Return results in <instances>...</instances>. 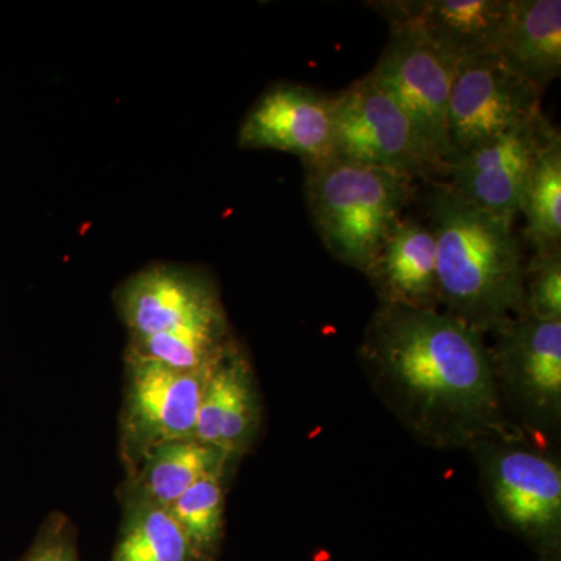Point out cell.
Returning a JSON list of instances; mask_svg holds the SVG:
<instances>
[{
  "mask_svg": "<svg viewBox=\"0 0 561 561\" xmlns=\"http://www.w3.org/2000/svg\"><path fill=\"white\" fill-rule=\"evenodd\" d=\"M230 472L225 470L206 476L168 507L201 561L219 560L224 549L225 505Z\"/></svg>",
  "mask_w": 561,
  "mask_h": 561,
  "instance_id": "ffe728a7",
  "label": "cell"
},
{
  "mask_svg": "<svg viewBox=\"0 0 561 561\" xmlns=\"http://www.w3.org/2000/svg\"><path fill=\"white\" fill-rule=\"evenodd\" d=\"M470 451L494 518L535 552L561 561V468L526 435L490 438Z\"/></svg>",
  "mask_w": 561,
  "mask_h": 561,
  "instance_id": "277c9868",
  "label": "cell"
},
{
  "mask_svg": "<svg viewBox=\"0 0 561 561\" xmlns=\"http://www.w3.org/2000/svg\"><path fill=\"white\" fill-rule=\"evenodd\" d=\"M262 402L253 365L234 339L214 365L198 408L194 438L239 461L260 435Z\"/></svg>",
  "mask_w": 561,
  "mask_h": 561,
  "instance_id": "5bb4252c",
  "label": "cell"
},
{
  "mask_svg": "<svg viewBox=\"0 0 561 561\" xmlns=\"http://www.w3.org/2000/svg\"><path fill=\"white\" fill-rule=\"evenodd\" d=\"M497 57L538 91L561 72L560 0H515Z\"/></svg>",
  "mask_w": 561,
  "mask_h": 561,
  "instance_id": "e0dca14e",
  "label": "cell"
},
{
  "mask_svg": "<svg viewBox=\"0 0 561 561\" xmlns=\"http://www.w3.org/2000/svg\"><path fill=\"white\" fill-rule=\"evenodd\" d=\"M334 158L401 173L413 181L443 173L404 111L370 76L334 98Z\"/></svg>",
  "mask_w": 561,
  "mask_h": 561,
  "instance_id": "9c48e42d",
  "label": "cell"
},
{
  "mask_svg": "<svg viewBox=\"0 0 561 561\" xmlns=\"http://www.w3.org/2000/svg\"><path fill=\"white\" fill-rule=\"evenodd\" d=\"M551 124L538 114L529 124L505 133L453 161L448 186L471 205L513 225L531 164Z\"/></svg>",
  "mask_w": 561,
  "mask_h": 561,
  "instance_id": "7c38bea8",
  "label": "cell"
},
{
  "mask_svg": "<svg viewBox=\"0 0 561 561\" xmlns=\"http://www.w3.org/2000/svg\"><path fill=\"white\" fill-rule=\"evenodd\" d=\"M381 305L438 309L437 250L430 225L404 219L365 272Z\"/></svg>",
  "mask_w": 561,
  "mask_h": 561,
  "instance_id": "9a60e30c",
  "label": "cell"
},
{
  "mask_svg": "<svg viewBox=\"0 0 561 561\" xmlns=\"http://www.w3.org/2000/svg\"><path fill=\"white\" fill-rule=\"evenodd\" d=\"M540 320H561V250L535 253L524 265L523 309Z\"/></svg>",
  "mask_w": 561,
  "mask_h": 561,
  "instance_id": "44dd1931",
  "label": "cell"
},
{
  "mask_svg": "<svg viewBox=\"0 0 561 561\" xmlns=\"http://www.w3.org/2000/svg\"><path fill=\"white\" fill-rule=\"evenodd\" d=\"M519 213L526 219L524 234L535 253L561 250V136L553 125L531 164Z\"/></svg>",
  "mask_w": 561,
  "mask_h": 561,
  "instance_id": "d6986e66",
  "label": "cell"
},
{
  "mask_svg": "<svg viewBox=\"0 0 561 561\" xmlns=\"http://www.w3.org/2000/svg\"><path fill=\"white\" fill-rule=\"evenodd\" d=\"M515 0H383L370 9L391 25H408L456 60L496 54Z\"/></svg>",
  "mask_w": 561,
  "mask_h": 561,
  "instance_id": "4fadbf2b",
  "label": "cell"
},
{
  "mask_svg": "<svg viewBox=\"0 0 561 561\" xmlns=\"http://www.w3.org/2000/svg\"><path fill=\"white\" fill-rule=\"evenodd\" d=\"M114 308L127 341L231 327L213 275L176 262H153L122 280L114 290Z\"/></svg>",
  "mask_w": 561,
  "mask_h": 561,
  "instance_id": "52a82bcc",
  "label": "cell"
},
{
  "mask_svg": "<svg viewBox=\"0 0 561 561\" xmlns=\"http://www.w3.org/2000/svg\"><path fill=\"white\" fill-rule=\"evenodd\" d=\"M124 365L119 456L128 472L151 449L194 438L203 390L214 367L181 371L131 354H125Z\"/></svg>",
  "mask_w": 561,
  "mask_h": 561,
  "instance_id": "8992f818",
  "label": "cell"
},
{
  "mask_svg": "<svg viewBox=\"0 0 561 561\" xmlns=\"http://www.w3.org/2000/svg\"><path fill=\"white\" fill-rule=\"evenodd\" d=\"M359 359L383 404L430 448L524 435L505 411L485 335L449 313L379 305Z\"/></svg>",
  "mask_w": 561,
  "mask_h": 561,
  "instance_id": "6da1fadb",
  "label": "cell"
},
{
  "mask_svg": "<svg viewBox=\"0 0 561 561\" xmlns=\"http://www.w3.org/2000/svg\"><path fill=\"white\" fill-rule=\"evenodd\" d=\"M238 146L295 154L305 168L332 160L334 98L305 84H272L243 116Z\"/></svg>",
  "mask_w": 561,
  "mask_h": 561,
  "instance_id": "8fae6325",
  "label": "cell"
},
{
  "mask_svg": "<svg viewBox=\"0 0 561 561\" xmlns=\"http://www.w3.org/2000/svg\"><path fill=\"white\" fill-rule=\"evenodd\" d=\"M306 169L309 216L334 260L367 272L411 202L413 180L332 158Z\"/></svg>",
  "mask_w": 561,
  "mask_h": 561,
  "instance_id": "3957f363",
  "label": "cell"
},
{
  "mask_svg": "<svg viewBox=\"0 0 561 561\" xmlns=\"http://www.w3.org/2000/svg\"><path fill=\"white\" fill-rule=\"evenodd\" d=\"M491 334L494 375L513 424L540 442L552 437L561 421V320L518 313Z\"/></svg>",
  "mask_w": 561,
  "mask_h": 561,
  "instance_id": "5b68a950",
  "label": "cell"
},
{
  "mask_svg": "<svg viewBox=\"0 0 561 561\" xmlns=\"http://www.w3.org/2000/svg\"><path fill=\"white\" fill-rule=\"evenodd\" d=\"M456 66L415 28L391 25L389 43L368 73L404 111L443 173L449 158L448 106Z\"/></svg>",
  "mask_w": 561,
  "mask_h": 561,
  "instance_id": "ba28073f",
  "label": "cell"
},
{
  "mask_svg": "<svg viewBox=\"0 0 561 561\" xmlns=\"http://www.w3.org/2000/svg\"><path fill=\"white\" fill-rule=\"evenodd\" d=\"M234 463L219 449L195 438L164 443L125 472L119 496L168 508L195 482L213 472L232 470Z\"/></svg>",
  "mask_w": 561,
  "mask_h": 561,
  "instance_id": "2e32d148",
  "label": "cell"
},
{
  "mask_svg": "<svg viewBox=\"0 0 561 561\" xmlns=\"http://www.w3.org/2000/svg\"><path fill=\"white\" fill-rule=\"evenodd\" d=\"M426 210L445 312L482 335L518 316L524 264L512 225L463 201L446 183L427 192Z\"/></svg>",
  "mask_w": 561,
  "mask_h": 561,
  "instance_id": "7a4b0ae2",
  "label": "cell"
},
{
  "mask_svg": "<svg viewBox=\"0 0 561 561\" xmlns=\"http://www.w3.org/2000/svg\"><path fill=\"white\" fill-rule=\"evenodd\" d=\"M541 98L542 92L513 73L496 54L457 62L449 95L446 168L483 144L529 124L542 113Z\"/></svg>",
  "mask_w": 561,
  "mask_h": 561,
  "instance_id": "30bf717a",
  "label": "cell"
},
{
  "mask_svg": "<svg viewBox=\"0 0 561 561\" xmlns=\"http://www.w3.org/2000/svg\"><path fill=\"white\" fill-rule=\"evenodd\" d=\"M18 561H83L76 524L66 513H49L36 531L31 548Z\"/></svg>",
  "mask_w": 561,
  "mask_h": 561,
  "instance_id": "7402d4cb",
  "label": "cell"
},
{
  "mask_svg": "<svg viewBox=\"0 0 561 561\" xmlns=\"http://www.w3.org/2000/svg\"><path fill=\"white\" fill-rule=\"evenodd\" d=\"M119 497L122 522L110 561H201L168 508Z\"/></svg>",
  "mask_w": 561,
  "mask_h": 561,
  "instance_id": "ac0fdd59",
  "label": "cell"
}]
</instances>
